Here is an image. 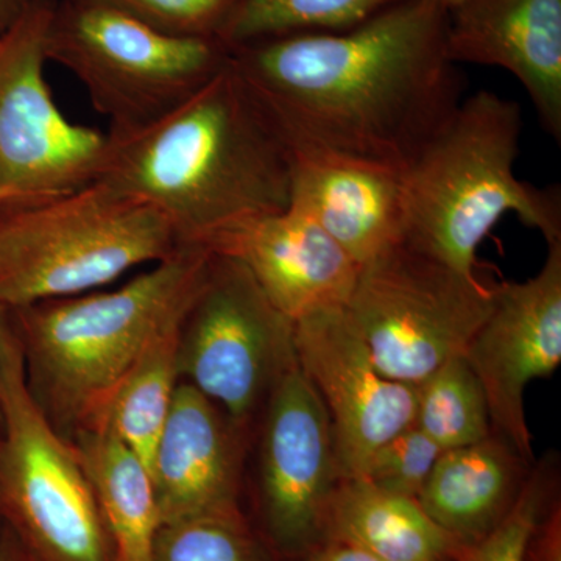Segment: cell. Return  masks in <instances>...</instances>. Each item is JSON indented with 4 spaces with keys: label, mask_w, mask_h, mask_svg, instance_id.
<instances>
[{
    "label": "cell",
    "mask_w": 561,
    "mask_h": 561,
    "mask_svg": "<svg viewBox=\"0 0 561 561\" xmlns=\"http://www.w3.org/2000/svg\"><path fill=\"white\" fill-rule=\"evenodd\" d=\"M327 538L359 546L383 561H456L463 551L419 501L362 478L339 483L328 513Z\"/></svg>",
    "instance_id": "d6986e66"
},
{
    "label": "cell",
    "mask_w": 561,
    "mask_h": 561,
    "mask_svg": "<svg viewBox=\"0 0 561 561\" xmlns=\"http://www.w3.org/2000/svg\"><path fill=\"white\" fill-rule=\"evenodd\" d=\"M522 130L518 103L490 91L463 99L402 173L401 242L476 275V251L505 214L561 241L560 187L515 175Z\"/></svg>",
    "instance_id": "277c9868"
},
{
    "label": "cell",
    "mask_w": 561,
    "mask_h": 561,
    "mask_svg": "<svg viewBox=\"0 0 561 561\" xmlns=\"http://www.w3.org/2000/svg\"><path fill=\"white\" fill-rule=\"evenodd\" d=\"M0 561H33L9 527L0 526Z\"/></svg>",
    "instance_id": "4dcf8cb0"
},
{
    "label": "cell",
    "mask_w": 561,
    "mask_h": 561,
    "mask_svg": "<svg viewBox=\"0 0 561 561\" xmlns=\"http://www.w3.org/2000/svg\"><path fill=\"white\" fill-rule=\"evenodd\" d=\"M559 461L546 457L535 461L529 479L500 526L483 540L465 548L456 561H524L535 526L556 500Z\"/></svg>",
    "instance_id": "d4e9b609"
},
{
    "label": "cell",
    "mask_w": 561,
    "mask_h": 561,
    "mask_svg": "<svg viewBox=\"0 0 561 561\" xmlns=\"http://www.w3.org/2000/svg\"><path fill=\"white\" fill-rule=\"evenodd\" d=\"M250 440L219 405L181 381L150 463L161 523L241 511Z\"/></svg>",
    "instance_id": "5bb4252c"
},
{
    "label": "cell",
    "mask_w": 561,
    "mask_h": 561,
    "mask_svg": "<svg viewBox=\"0 0 561 561\" xmlns=\"http://www.w3.org/2000/svg\"><path fill=\"white\" fill-rule=\"evenodd\" d=\"M108 140L101 180L160 210L181 245L209 250L289 206L291 151L231 60L161 119Z\"/></svg>",
    "instance_id": "7a4b0ae2"
},
{
    "label": "cell",
    "mask_w": 561,
    "mask_h": 561,
    "mask_svg": "<svg viewBox=\"0 0 561 561\" xmlns=\"http://www.w3.org/2000/svg\"><path fill=\"white\" fill-rule=\"evenodd\" d=\"M443 2L448 5V9L451 10L454 7L459 5L460 2H463V0H443Z\"/></svg>",
    "instance_id": "d6a6232c"
},
{
    "label": "cell",
    "mask_w": 561,
    "mask_h": 561,
    "mask_svg": "<svg viewBox=\"0 0 561 561\" xmlns=\"http://www.w3.org/2000/svg\"><path fill=\"white\" fill-rule=\"evenodd\" d=\"M534 463L491 434L443 451L416 501L460 548H470L512 511Z\"/></svg>",
    "instance_id": "ac0fdd59"
},
{
    "label": "cell",
    "mask_w": 561,
    "mask_h": 561,
    "mask_svg": "<svg viewBox=\"0 0 561 561\" xmlns=\"http://www.w3.org/2000/svg\"><path fill=\"white\" fill-rule=\"evenodd\" d=\"M49 2L51 0H0V33L9 31L28 11Z\"/></svg>",
    "instance_id": "f546056e"
},
{
    "label": "cell",
    "mask_w": 561,
    "mask_h": 561,
    "mask_svg": "<svg viewBox=\"0 0 561 561\" xmlns=\"http://www.w3.org/2000/svg\"><path fill=\"white\" fill-rule=\"evenodd\" d=\"M442 453L413 424L376 449L360 478L389 493L419 500Z\"/></svg>",
    "instance_id": "484cf974"
},
{
    "label": "cell",
    "mask_w": 561,
    "mask_h": 561,
    "mask_svg": "<svg viewBox=\"0 0 561 561\" xmlns=\"http://www.w3.org/2000/svg\"><path fill=\"white\" fill-rule=\"evenodd\" d=\"M295 345L330 416L342 479L360 478L376 449L415 423L416 386L376 368L343 308L297 321Z\"/></svg>",
    "instance_id": "4fadbf2b"
},
{
    "label": "cell",
    "mask_w": 561,
    "mask_h": 561,
    "mask_svg": "<svg viewBox=\"0 0 561 561\" xmlns=\"http://www.w3.org/2000/svg\"><path fill=\"white\" fill-rule=\"evenodd\" d=\"M408 0H242L224 32L228 47L306 33L345 32Z\"/></svg>",
    "instance_id": "7402d4cb"
},
{
    "label": "cell",
    "mask_w": 561,
    "mask_h": 561,
    "mask_svg": "<svg viewBox=\"0 0 561 561\" xmlns=\"http://www.w3.org/2000/svg\"><path fill=\"white\" fill-rule=\"evenodd\" d=\"M49 62L83 84L108 135L161 119L230 62L217 38H187L151 27L105 0H55L47 25Z\"/></svg>",
    "instance_id": "8992f818"
},
{
    "label": "cell",
    "mask_w": 561,
    "mask_h": 561,
    "mask_svg": "<svg viewBox=\"0 0 561 561\" xmlns=\"http://www.w3.org/2000/svg\"><path fill=\"white\" fill-rule=\"evenodd\" d=\"M181 247L160 210L105 180L0 206V308L102 289Z\"/></svg>",
    "instance_id": "5b68a950"
},
{
    "label": "cell",
    "mask_w": 561,
    "mask_h": 561,
    "mask_svg": "<svg viewBox=\"0 0 561 561\" xmlns=\"http://www.w3.org/2000/svg\"><path fill=\"white\" fill-rule=\"evenodd\" d=\"M72 445L94 490L114 561H153L162 523L149 468L106 430L80 435Z\"/></svg>",
    "instance_id": "ffe728a7"
},
{
    "label": "cell",
    "mask_w": 561,
    "mask_h": 561,
    "mask_svg": "<svg viewBox=\"0 0 561 561\" xmlns=\"http://www.w3.org/2000/svg\"><path fill=\"white\" fill-rule=\"evenodd\" d=\"M306 561H383L359 546L342 540L327 538L306 553Z\"/></svg>",
    "instance_id": "f1b7e54d"
},
{
    "label": "cell",
    "mask_w": 561,
    "mask_h": 561,
    "mask_svg": "<svg viewBox=\"0 0 561 561\" xmlns=\"http://www.w3.org/2000/svg\"><path fill=\"white\" fill-rule=\"evenodd\" d=\"M153 561H271L241 511L161 524Z\"/></svg>",
    "instance_id": "cb8c5ba5"
},
{
    "label": "cell",
    "mask_w": 561,
    "mask_h": 561,
    "mask_svg": "<svg viewBox=\"0 0 561 561\" xmlns=\"http://www.w3.org/2000/svg\"><path fill=\"white\" fill-rule=\"evenodd\" d=\"M187 309L169 320L142 350L111 402L103 427L138 454L149 471L181 382L180 331Z\"/></svg>",
    "instance_id": "44dd1931"
},
{
    "label": "cell",
    "mask_w": 561,
    "mask_h": 561,
    "mask_svg": "<svg viewBox=\"0 0 561 561\" xmlns=\"http://www.w3.org/2000/svg\"><path fill=\"white\" fill-rule=\"evenodd\" d=\"M290 151L289 205L311 216L359 267L401 242V173L320 151Z\"/></svg>",
    "instance_id": "e0dca14e"
},
{
    "label": "cell",
    "mask_w": 561,
    "mask_h": 561,
    "mask_svg": "<svg viewBox=\"0 0 561 561\" xmlns=\"http://www.w3.org/2000/svg\"><path fill=\"white\" fill-rule=\"evenodd\" d=\"M449 9L408 0L345 32L231 47V65L290 150L404 173L463 101Z\"/></svg>",
    "instance_id": "6da1fadb"
},
{
    "label": "cell",
    "mask_w": 561,
    "mask_h": 561,
    "mask_svg": "<svg viewBox=\"0 0 561 561\" xmlns=\"http://www.w3.org/2000/svg\"><path fill=\"white\" fill-rule=\"evenodd\" d=\"M24 202L18 198L16 195L10 194L7 191H0V206L10 205V203Z\"/></svg>",
    "instance_id": "1f68e13d"
},
{
    "label": "cell",
    "mask_w": 561,
    "mask_h": 561,
    "mask_svg": "<svg viewBox=\"0 0 561 561\" xmlns=\"http://www.w3.org/2000/svg\"><path fill=\"white\" fill-rule=\"evenodd\" d=\"M179 365L181 381L251 438L273 390L298 367L295 323L242 262L213 253L181 323Z\"/></svg>",
    "instance_id": "9c48e42d"
},
{
    "label": "cell",
    "mask_w": 561,
    "mask_h": 561,
    "mask_svg": "<svg viewBox=\"0 0 561 561\" xmlns=\"http://www.w3.org/2000/svg\"><path fill=\"white\" fill-rule=\"evenodd\" d=\"M209 251L242 262L294 323L345 308L360 268L311 216L291 205L221 236Z\"/></svg>",
    "instance_id": "9a60e30c"
},
{
    "label": "cell",
    "mask_w": 561,
    "mask_h": 561,
    "mask_svg": "<svg viewBox=\"0 0 561 561\" xmlns=\"http://www.w3.org/2000/svg\"><path fill=\"white\" fill-rule=\"evenodd\" d=\"M494 286L405 242L362 265L345 312L386 378L419 386L461 356L493 306Z\"/></svg>",
    "instance_id": "ba28073f"
},
{
    "label": "cell",
    "mask_w": 561,
    "mask_h": 561,
    "mask_svg": "<svg viewBox=\"0 0 561 561\" xmlns=\"http://www.w3.org/2000/svg\"><path fill=\"white\" fill-rule=\"evenodd\" d=\"M524 561H561V504L559 496L551 502L548 511L535 526Z\"/></svg>",
    "instance_id": "83f0119b"
},
{
    "label": "cell",
    "mask_w": 561,
    "mask_h": 561,
    "mask_svg": "<svg viewBox=\"0 0 561 561\" xmlns=\"http://www.w3.org/2000/svg\"><path fill=\"white\" fill-rule=\"evenodd\" d=\"M105 2L171 35L221 39L242 0H105Z\"/></svg>",
    "instance_id": "4316f807"
},
{
    "label": "cell",
    "mask_w": 561,
    "mask_h": 561,
    "mask_svg": "<svg viewBox=\"0 0 561 561\" xmlns=\"http://www.w3.org/2000/svg\"><path fill=\"white\" fill-rule=\"evenodd\" d=\"M213 251L181 247L121 287L9 311L25 382L55 431L72 443L105 427L111 402L153 335L190 308Z\"/></svg>",
    "instance_id": "3957f363"
},
{
    "label": "cell",
    "mask_w": 561,
    "mask_h": 561,
    "mask_svg": "<svg viewBox=\"0 0 561 561\" xmlns=\"http://www.w3.org/2000/svg\"><path fill=\"white\" fill-rule=\"evenodd\" d=\"M448 55L511 72L561 142V0H463L449 10Z\"/></svg>",
    "instance_id": "2e32d148"
},
{
    "label": "cell",
    "mask_w": 561,
    "mask_h": 561,
    "mask_svg": "<svg viewBox=\"0 0 561 561\" xmlns=\"http://www.w3.org/2000/svg\"><path fill=\"white\" fill-rule=\"evenodd\" d=\"M416 427L442 451L493 434L489 402L463 356L453 357L416 386Z\"/></svg>",
    "instance_id": "603a6c76"
},
{
    "label": "cell",
    "mask_w": 561,
    "mask_h": 561,
    "mask_svg": "<svg viewBox=\"0 0 561 561\" xmlns=\"http://www.w3.org/2000/svg\"><path fill=\"white\" fill-rule=\"evenodd\" d=\"M0 309H2V308H0Z\"/></svg>",
    "instance_id": "836d02e7"
},
{
    "label": "cell",
    "mask_w": 561,
    "mask_h": 561,
    "mask_svg": "<svg viewBox=\"0 0 561 561\" xmlns=\"http://www.w3.org/2000/svg\"><path fill=\"white\" fill-rule=\"evenodd\" d=\"M548 247L537 275L494 286L489 316L461 354L485 391L493 434L529 461L524 391L561 362V241Z\"/></svg>",
    "instance_id": "7c38bea8"
},
{
    "label": "cell",
    "mask_w": 561,
    "mask_h": 561,
    "mask_svg": "<svg viewBox=\"0 0 561 561\" xmlns=\"http://www.w3.org/2000/svg\"><path fill=\"white\" fill-rule=\"evenodd\" d=\"M250 445L268 541L276 551L305 557L324 540L342 474L330 416L300 367L273 390Z\"/></svg>",
    "instance_id": "8fae6325"
},
{
    "label": "cell",
    "mask_w": 561,
    "mask_h": 561,
    "mask_svg": "<svg viewBox=\"0 0 561 561\" xmlns=\"http://www.w3.org/2000/svg\"><path fill=\"white\" fill-rule=\"evenodd\" d=\"M55 0L0 33V191L38 201L101 180L108 135L69 121L46 79Z\"/></svg>",
    "instance_id": "30bf717a"
},
{
    "label": "cell",
    "mask_w": 561,
    "mask_h": 561,
    "mask_svg": "<svg viewBox=\"0 0 561 561\" xmlns=\"http://www.w3.org/2000/svg\"><path fill=\"white\" fill-rule=\"evenodd\" d=\"M0 526L33 561H114L90 478L25 382L20 342L0 309Z\"/></svg>",
    "instance_id": "52a82bcc"
}]
</instances>
